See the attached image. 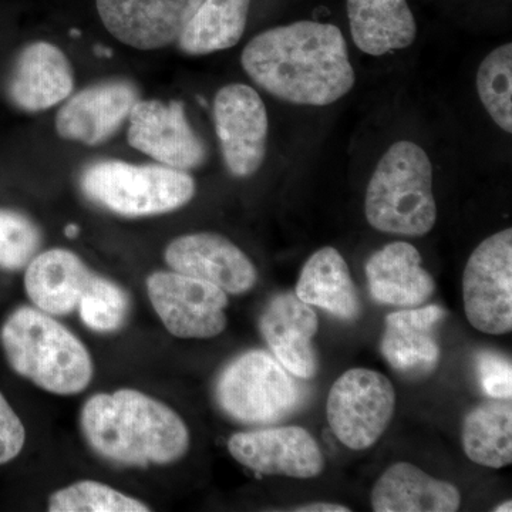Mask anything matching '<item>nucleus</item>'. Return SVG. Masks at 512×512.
Instances as JSON below:
<instances>
[{
    "instance_id": "24",
    "label": "nucleus",
    "mask_w": 512,
    "mask_h": 512,
    "mask_svg": "<svg viewBox=\"0 0 512 512\" xmlns=\"http://www.w3.org/2000/svg\"><path fill=\"white\" fill-rule=\"evenodd\" d=\"M251 0H202L178 47L185 55L205 56L238 45L247 28Z\"/></svg>"
},
{
    "instance_id": "11",
    "label": "nucleus",
    "mask_w": 512,
    "mask_h": 512,
    "mask_svg": "<svg viewBox=\"0 0 512 512\" xmlns=\"http://www.w3.org/2000/svg\"><path fill=\"white\" fill-rule=\"evenodd\" d=\"M128 120V144L165 167L188 171L207 161V146L181 101L138 100Z\"/></svg>"
},
{
    "instance_id": "29",
    "label": "nucleus",
    "mask_w": 512,
    "mask_h": 512,
    "mask_svg": "<svg viewBox=\"0 0 512 512\" xmlns=\"http://www.w3.org/2000/svg\"><path fill=\"white\" fill-rule=\"evenodd\" d=\"M42 231L28 215L0 210V268L20 271L42 247Z\"/></svg>"
},
{
    "instance_id": "9",
    "label": "nucleus",
    "mask_w": 512,
    "mask_h": 512,
    "mask_svg": "<svg viewBox=\"0 0 512 512\" xmlns=\"http://www.w3.org/2000/svg\"><path fill=\"white\" fill-rule=\"evenodd\" d=\"M151 305L165 329L180 339H211L227 328L228 293L202 279L178 272L147 278Z\"/></svg>"
},
{
    "instance_id": "25",
    "label": "nucleus",
    "mask_w": 512,
    "mask_h": 512,
    "mask_svg": "<svg viewBox=\"0 0 512 512\" xmlns=\"http://www.w3.org/2000/svg\"><path fill=\"white\" fill-rule=\"evenodd\" d=\"M464 453L473 463L504 468L512 463V406L510 400L478 404L463 421Z\"/></svg>"
},
{
    "instance_id": "27",
    "label": "nucleus",
    "mask_w": 512,
    "mask_h": 512,
    "mask_svg": "<svg viewBox=\"0 0 512 512\" xmlns=\"http://www.w3.org/2000/svg\"><path fill=\"white\" fill-rule=\"evenodd\" d=\"M50 512H148L143 501L99 481H79L50 495Z\"/></svg>"
},
{
    "instance_id": "1",
    "label": "nucleus",
    "mask_w": 512,
    "mask_h": 512,
    "mask_svg": "<svg viewBox=\"0 0 512 512\" xmlns=\"http://www.w3.org/2000/svg\"><path fill=\"white\" fill-rule=\"evenodd\" d=\"M241 64L265 92L299 106H329L348 96L356 83L342 30L312 20L255 36Z\"/></svg>"
},
{
    "instance_id": "4",
    "label": "nucleus",
    "mask_w": 512,
    "mask_h": 512,
    "mask_svg": "<svg viewBox=\"0 0 512 512\" xmlns=\"http://www.w3.org/2000/svg\"><path fill=\"white\" fill-rule=\"evenodd\" d=\"M366 220L377 231L423 237L437 221L433 167L426 151L409 140L384 153L367 185Z\"/></svg>"
},
{
    "instance_id": "15",
    "label": "nucleus",
    "mask_w": 512,
    "mask_h": 512,
    "mask_svg": "<svg viewBox=\"0 0 512 512\" xmlns=\"http://www.w3.org/2000/svg\"><path fill=\"white\" fill-rule=\"evenodd\" d=\"M164 258L178 274L210 282L231 295L251 291L258 281L251 259L234 242L212 232L175 238L165 249Z\"/></svg>"
},
{
    "instance_id": "3",
    "label": "nucleus",
    "mask_w": 512,
    "mask_h": 512,
    "mask_svg": "<svg viewBox=\"0 0 512 512\" xmlns=\"http://www.w3.org/2000/svg\"><path fill=\"white\" fill-rule=\"evenodd\" d=\"M0 343L10 367L47 393L73 396L92 383L93 360L82 340L40 309L19 306L10 313Z\"/></svg>"
},
{
    "instance_id": "13",
    "label": "nucleus",
    "mask_w": 512,
    "mask_h": 512,
    "mask_svg": "<svg viewBox=\"0 0 512 512\" xmlns=\"http://www.w3.org/2000/svg\"><path fill=\"white\" fill-rule=\"evenodd\" d=\"M202 0H96L104 28L124 45L156 50L177 42Z\"/></svg>"
},
{
    "instance_id": "31",
    "label": "nucleus",
    "mask_w": 512,
    "mask_h": 512,
    "mask_svg": "<svg viewBox=\"0 0 512 512\" xmlns=\"http://www.w3.org/2000/svg\"><path fill=\"white\" fill-rule=\"evenodd\" d=\"M25 443V426L0 392V466L15 460Z\"/></svg>"
},
{
    "instance_id": "21",
    "label": "nucleus",
    "mask_w": 512,
    "mask_h": 512,
    "mask_svg": "<svg viewBox=\"0 0 512 512\" xmlns=\"http://www.w3.org/2000/svg\"><path fill=\"white\" fill-rule=\"evenodd\" d=\"M460 505L456 485L437 480L406 461L387 468L372 490L376 512H456Z\"/></svg>"
},
{
    "instance_id": "30",
    "label": "nucleus",
    "mask_w": 512,
    "mask_h": 512,
    "mask_svg": "<svg viewBox=\"0 0 512 512\" xmlns=\"http://www.w3.org/2000/svg\"><path fill=\"white\" fill-rule=\"evenodd\" d=\"M476 363L478 382L485 396L495 400H511V360L494 350H481Z\"/></svg>"
},
{
    "instance_id": "17",
    "label": "nucleus",
    "mask_w": 512,
    "mask_h": 512,
    "mask_svg": "<svg viewBox=\"0 0 512 512\" xmlns=\"http://www.w3.org/2000/svg\"><path fill=\"white\" fill-rule=\"evenodd\" d=\"M318 329V315L311 305L291 292L274 296L259 318V330L272 355L301 380H311L318 373V357L313 348Z\"/></svg>"
},
{
    "instance_id": "35",
    "label": "nucleus",
    "mask_w": 512,
    "mask_h": 512,
    "mask_svg": "<svg viewBox=\"0 0 512 512\" xmlns=\"http://www.w3.org/2000/svg\"><path fill=\"white\" fill-rule=\"evenodd\" d=\"M494 511L497 512H511L512 511V503L511 500L505 501V503L498 505V507L494 508Z\"/></svg>"
},
{
    "instance_id": "14",
    "label": "nucleus",
    "mask_w": 512,
    "mask_h": 512,
    "mask_svg": "<svg viewBox=\"0 0 512 512\" xmlns=\"http://www.w3.org/2000/svg\"><path fill=\"white\" fill-rule=\"evenodd\" d=\"M138 100L140 93L128 80L92 84L70 97L57 111V134L64 140L99 146L120 130Z\"/></svg>"
},
{
    "instance_id": "10",
    "label": "nucleus",
    "mask_w": 512,
    "mask_h": 512,
    "mask_svg": "<svg viewBox=\"0 0 512 512\" xmlns=\"http://www.w3.org/2000/svg\"><path fill=\"white\" fill-rule=\"evenodd\" d=\"M214 123L229 173L248 178L266 157L269 121L264 100L247 84L222 87L214 100Z\"/></svg>"
},
{
    "instance_id": "19",
    "label": "nucleus",
    "mask_w": 512,
    "mask_h": 512,
    "mask_svg": "<svg viewBox=\"0 0 512 512\" xmlns=\"http://www.w3.org/2000/svg\"><path fill=\"white\" fill-rule=\"evenodd\" d=\"M366 279L370 296L380 305L417 308L436 292V281L409 242H392L370 256Z\"/></svg>"
},
{
    "instance_id": "12",
    "label": "nucleus",
    "mask_w": 512,
    "mask_h": 512,
    "mask_svg": "<svg viewBox=\"0 0 512 512\" xmlns=\"http://www.w3.org/2000/svg\"><path fill=\"white\" fill-rule=\"evenodd\" d=\"M228 450L239 464L262 476L313 478L325 468L318 443L298 426L235 433L228 441Z\"/></svg>"
},
{
    "instance_id": "7",
    "label": "nucleus",
    "mask_w": 512,
    "mask_h": 512,
    "mask_svg": "<svg viewBox=\"0 0 512 512\" xmlns=\"http://www.w3.org/2000/svg\"><path fill=\"white\" fill-rule=\"evenodd\" d=\"M396 409L392 382L370 369H350L333 383L326 413L336 439L350 450L375 446Z\"/></svg>"
},
{
    "instance_id": "20",
    "label": "nucleus",
    "mask_w": 512,
    "mask_h": 512,
    "mask_svg": "<svg viewBox=\"0 0 512 512\" xmlns=\"http://www.w3.org/2000/svg\"><path fill=\"white\" fill-rule=\"evenodd\" d=\"M94 276L74 252L49 249L36 255L26 266L25 289L37 309L64 316L79 308Z\"/></svg>"
},
{
    "instance_id": "28",
    "label": "nucleus",
    "mask_w": 512,
    "mask_h": 512,
    "mask_svg": "<svg viewBox=\"0 0 512 512\" xmlns=\"http://www.w3.org/2000/svg\"><path fill=\"white\" fill-rule=\"evenodd\" d=\"M128 309L130 299L126 291L110 279L96 274L77 311L87 328L94 332L111 333L123 328Z\"/></svg>"
},
{
    "instance_id": "23",
    "label": "nucleus",
    "mask_w": 512,
    "mask_h": 512,
    "mask_svg": "<svg viewBox=\"0 0 512 512\" xmlns=\"http://www.w3.org/2000/svg\"><path fill=\"white\" fill-rule=\"evenodd\" d=\"M295 295L346 322L356 320L362 312L349 266L338 249L332 247L319 249L306 261Z\"/></svg>"
},
{
    "instance_id": "22",
    "label": "nucleus",
    "mask_w": 512,
    "mask_h": 512,
    "mask_svg": "<svg viewBox=\"0 0 512 512\" xmlns=\"http://www.w3.org/2000/svg\"><path fill=\"white\" fill-rule=\"evenodd\" d=\"M350 33L357 49L383 56L412 45L417 23L407 0H346Z\"/></svg>"
},
{
    "instance_id": "33",
    "label": "nucleus",
    "mask_w": 512,
    "mask_h": 512,
    "mask_svg": "<svg viewBox=\"0 0 512 512\" xmlns=\"http://www.w3.org/2000/svg\"><path fill=\"white\" fill-rule=\"evenodd\" d=\"M79 227L76 224H69L66 228H64V234H66L67 238H76L79 235Z\"/></svg>"
},
{
    "instance_id": "18",
    "label": "nucleus",
    "mask_w": 512,
    "mask_h": 512,
    "mask_svg": "<svg viewBox=\"0 0 512 512\" xmlns=\"http://www.w3.org/2000/svg\"><path fill=\"white\" fill-rule=\"evenodd\" d=\"M447 312L439 305L390 313L384 320L380 352L392 369L409 379L430 376L440 363L439 326Z\"/></svg>"
},
{
    "instance_id": "26",
    "label": "nucleus",
    "mask_w": 512,
    "mask_h": 512,
    "mask_svg": "<svg viewBox=\"0 0 512 512\" xmlns=\"http://www.w3.org/2000/svg\"><path fill=\"white\" fill-rule=\"evenodd\" d=\"M477 92L484 109L501 130L512 133V45L497 47L477 72Z\"/></svg>"
},
{
    "instance_id": "6",
    "label": "nucleus",
    "mask_w": 512,
    "mask_h": 512,
    "mask_svg": "<svg viewBox=\"0 0 512 512\" xmlns=\"http://www.w3.org/2000/svg\"><path fill=\"white\" fill-rule=\"evenodd\" d=\"M306 389L272 353L248 350L222 369L215 400L222 412L247 426H271L301 410Z\"/></svg>"
},
{
    "instance_id": "34",
    "label": "nucleus",
    "mask_w": 512,
    "mask_h": 512,
    "mask_svg": "<svg viewBox=\"0 0 512 512\" xmlns=\"http://www.w3.org/2000/svg\"><path fill=\"white\" fill-rule=\"evenodd\" d=\"M94 53H96V55L100 56V57H111V56H113V52H111V49H109V47H104V46H96V47H94Z\"/></svg>"
},
{
    "instance_id": "32",
    "label": "nucleus",
    "mask_w": 512,
    "mask_h": 512,
    "mask_svg": "<svg viewBox=\"0 0 512 512\" xmlns=\"http://www.w3.org/2000/svg\"><path fill=\"white\" fill-rule=\"evenodd\" d=\"M293 511L299 512H349L350 508L345 505L332 504V503H311L299 505L298 508H293Z\"/></svg>"
},
{
    "instance_id": "16",
    "label": "nucleus",
    "mask_w": 512,
    "mask_h": 512,
    "mask_svg": "<svg viewBox=\"0 0 512 512\" xmlns=\"http://www.w3.org/2000/svg\"><path fill=\"white\" fill-rule=\"evenodd\" d=\"M73 89L72 64L62 49L47 42L23 47L6 79V97L25 113L52 109L69 99Z\"/></svg>"
},
{
    "instance_id": "8",
    "label": "nucleus",
    "mask_w": 512,
    "mask_h": 512,
    "mask_svg": "<svg viewBox=\"0 0 512 512\" xmlns=\"http://www.w3.org/2000/svg\"><path fill=\"white\" fill-rule=\"evenodd\" d=\"M464 311L470 325L487 335L512 330V229L484 239L468 258L463 275Z\"/></svg>"
},
{
    "instance_id": "2",
    "label": "nucleus",
    "mask_w": 512,
    "mask_h": 512,
    "mask_svg": "<svg viewBox=\"0 0 512 512\" xmlns=\"http://www.w3.org/2000/svg\"><path fill=\"white\" fill-rule=\"evenodd\" d=\"M80 429L97 456L119 466H167L190 448L183 419L167 404L133 389L90 397L80 413Z\"/></svg>"
},
{
    "instance_id": "5",
    "label": "nucleus",
    "mask_w": 512,
    "mask_h": 512,
    "mask_svg": "<svg viewBox=\"0 0 512 512\" xmlns=\"http://www.w3.org/2000/svg\"><path fill=\"white\" fill-rule=\"evenodd\" d=\"M80 188L94 204L126 218L154 217L185 207L194 198V178L165 165L99 161L84 168Z\"/></svg>"
}]
</instances>
